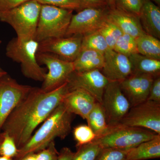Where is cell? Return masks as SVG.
I'll use <instances>...</instances> for the list:
<instances>
[{
	"label": "cell",
	"instance_id": "obj_5",
	"mask_svg": "<svg viewBox=\"0 0 160 160\" xmlns=\"http://www.w3.org/2000/svg\"><path fill=\"white\" fill-rule=\"evenodd\" d=\"M157 134L149 129L118 123L109 126L104 134L96 138L92 142L97 143L102 148L127 150L151 139Z\"/></svg>",
	"mask_w": 160,
	"mask_h": 160
},
{
	"label": "cell",
	"instance_id": "obj_37",
	"mask_svg": "<svg viewBox=\"0 0 160 160\" xmlns=\"http://www.w3.org/2000/svg\"><path fill=\"white\" fill-rule=\"evenodd\" d=\"M74 152L68 147H64L59 152L57 160H71Z\"/></svg>",
	"mask_w": 160,
	"mask_h": 160
},
{
	"label": "cell",
	"instance_id": "obj_24",
	"mask_svg": "<svg viewBox=\"0 0 160 160\" xmlns=\"http://www.w3.org/2000/svg\"><path fill=\"white\" fill-rule=\"evenodd\" d=\"M108 49L106 40L98 30L83 36L81 50H94L104 54Z\"/></svg>",
	"mask_w": 160,
	"mask_h": 160
},
{
	"label": "cell",
	"instance_id": "obj_31",
	"mask_svg": "<svg viewBox=\"0 0 160 160\" xmlns=\"http://www.w3.org/2000/svg\"><path fill=\"white\" fill-rule=\"evenodd\" d=\"M128 149L102 148L95 160H126Z\"/></svg>",
	"mask_w": 160,
	"mask_h": 160
},
{
	"label": "cell",
	"instance_id": "obj_12",
	"mask_svg": "<svg viewBox=\"0 0 160 160\" xmlns=\"http://www.w3.org/2000/svg\"><path fill=\"white\" fill-rule=\"evenodd\" d=\"M67 82L69 91L83 89L101 104L104 90L109 81L99 69H93L82 72H73Z\"/></svg>",
	"mask_w": 160,
	"mask_h": 160
},
{
	"label": "cell",
	"instance_id": "obj_14",
	"mask_svg": "<svg viewBox=\"0 0 160 160\" xmlns=\"http://www.w3.org/2000/svg\"><path fill=\"white\" fill-rule=\"evenodd\" d=\"M154 77L149 75L132 73L119 82L121 89L131 107L145 102Z\"/></svg>",
	"mask_w": 160,
	"mask_h": 160
},
{
	"label": "cell",
	"instance_id": "obj_20",
	"mask_svg": "<svg viewBox=\"0 0 160 160\" xmlns=\"http://www.w3.org/2000/svg\"><path fill=\"white\" fill-rule=\"evenodd\" d=\"M73 63L74 71L77 72L101 70L104 66V54L94 50H81Z\"/></svg>",
	"mask_w": 160,
	"mask_h": 160
},
{
	"label": "cell",
	"instance_id": "obj_22",
	"mask_svg": "<svg viewBox=\"0 0 160 160\" xmlns=\"http://www.w3.org/2000/svg\"><path fill=\"white\" fill-rule=\"evenodd\" d=\"M138 53L147 57L160 60V41L146 33L136 38Z\"/></svg>",
	"mask_w": 160,
	"mask_h": 160
},
{
	"label": "cell",
	"instance_id": "obj_40",
	"mask_svg": "<svg viewBox=\"0 0 160 160\" xmlns=\"http://www.w3.org/2000/svg\"><path fill=\"white\" fill-rule=\"evenodd\" d=\"M1 43H2V41L0 40V45H1ZM7 74V72L6 71H4V70H3L0 67V78H1L3 77H4V76L6 75Z\"/></svg>",
	"mask_w": 160,
	"mask_h": 160
},
{
	"label": "cell",
	"instance_id": "obj_43",
	"mask_svg": "<svg viewBox=\"0 0 160 160\" xmlns=\"http://www.w3.org/2000/svg\"><path fill=\"white\" fill-rule=\"evenodd\" d=\"M0 142H1V138H0Z\"/></svg>",
	"mask_w": 160,
	"mask_h": 160
},
{
	"label": "cell",
	"instance_id": "obj_3",
	"mask_svg": "<svg viewBox=\"0 0 160 160\" xmlns=\"http://www.w3.org/2000/svg\"><path fill=\"white\" fill-rule=\"evenodd\" d=\"M41 4L31 0L12 9L0 12V21L9 24L19 39H34Z\"/></svg>",
	"mask_w": 160,
	"mask_h": 160
},
{
	"label": "cell",
	"instance_id": "obj_33",
	"mask_svg": "<svg viewBox=\"0 0 160 160\" xmlns=\"http://www.w3.org/2000/svg\"><path fill=\"white\" fill-rule=\"evenodd\" d=\"M59 152L52 141L45 149L36 153V160H57Z\"/></svg>",
	"mask_w": 160,
	"mask_h": 160
},
{
	"label": "cell",
	"instance_id": "obj_18",
	"mask_svg": "<svg viewBox=\"0 0 160 160\" xmlns=\"http://www.w3.org/2000/svg\"><path fill=\"white\" fill-rule=\"evenodd\" d=\"M144 31L147 34L160 38V9L151 0H142L139 16Z\"/></svg>",
	"mask_w": 160,
	"mask_h": 160
},
{
	"label": "cell",
	"instance_id": "obj_19",
	"mask_svg": "<svg viewBox=\"0 0 160 160\" xmlns=\"http://www.w3.org/2000/svg\"><path fill=\"white\" fill-rule=\"evenodd\" d=\"M160 157V135L128 149L126 160H146Z\"/></svg>",
	"mask_w": 160,
	"mask_h": 160
},
{
	"label": "cell",
	"instance_id": "obj_15",
	"mask_svg": "<svg viewBox=\"0 0 160 160\" xmlns=\"http://www.w3.org/2000/svg\"><path fill=\"white\" fill-rule=\"evenodd\" d=\"M101 70L109 82H121L133 73L129 58L109 48L104 53V66Z\"/></svg>",
	"mask_w": 160,
	"mask_h": 160
},
{
	"label": "cell",
	"instance_id": "obj_41",
	"mask_svg": "<svg viewBox=\"0 0 160 160\" xmlns=\"http://www.w3.org/2000/svg\"><path fill=\"white\" fill-rule=\"evenodd\" d=\"M12 159H13L12 158H10L6 157L0 156V160H12Z\"/></svg>",
	"mask_w": 160,
	"mask_h": 160
},
{
	"label": "cell",
	"instance_id": "obj_16",
	"mask_svg": "<svg viewBox=\"0 0 160 160\" xmlns=\"http://www.w3.org/2000/svg\"><path fill=\"white\" fill-rule=\"evenodd\" d=\"M97 102L89 92L83 89H77L68 92L62 103L72 114L78 115L86 120Z\"/></svg>",
	"mask_w": 160,
	"mask_h": 160
},
{
	"label": "cell",
	"instance_id": "obj_13",
	"mask_svg": "<svg viewBox=\"0 0 160 160\" xmlns=\"http://www.w3.org/2000/svg\"><path fill=\"white\" fill-rule=\"evenodd\" d=\"M83 36L52 38L39 42L38 52L51 53L64 60L73 62L81 51Z\"/></svg>",
	"mask_w": 160,
	"mask_h": 160
},
{
	"label": "cell",
	"instance_id": "obj_23",
	"mask_svg": "<svg viewBox=\"0 0 160 160\" xmlns=\"http://www.w3.org/2000/svg\"><path fill=\"white\" fill-rule=\"evenodd\" d=\"M86 120L96 137L104 134L109 128L104 109L98 102L95 104Z\"/></svg>",
	"mask_w": 160,
	"mask_h": 160
},
{
	"label": "cell",
	"instance_id": "obj_30",
	"mask_svg": "<svg viewBox=\"0 0 160 160\" xmlns=\"http://www.w3.org/2000/svg\"><path fill=\"white\" fill-rule=\"evenodd\" d=\"M142 0H115L114 8L139 17Z\"/></svg>",
	"mask_w": 160,
	"mask_h": 160
},
{
	"label": "cell",
	"instance_id": "obj_38",
	"mask_svg": "<svg viewBox=\"0 0 160 160\" xmlns=\"http://www.w3.org/2000/svg\"><path fill=\"white\" fill-rule=\"evenodd\" d=\"M12 160H36V153H29L24 156L20 158L17 159H12Z\"/></svg>",
	"mask_w": 160,
	"mask_h": 160
},
{
	"label": "cell",
	"instance_id": "obj_32",
	"mask_svg": "<svg viewBox=\"0 0 160 160\" xmlns=\"http://www.w3.org/2000/svg\"><path fill=\"white\" fill-rule=\"evenodd\" d=\"M41 5H47L62 9L76 10H82L79 0H35Z\"/></svg>",
	"mask_w": 160,
	"mask_h": 160
},
{
	"label": "cell",
	"instance_id": "obj_39",
	"mask_svg": "<svg viewBox=\"0 0 160 160\" xmlns=\"http://www.w3.org/2000/svg\"><path fill=\"white\" fill-rule=\"evenodd\" d=\"M107 1L108 6H109L110 9L114 8L115 0H107Z\"/></svg>",
	"mask_w": 160,
	"mask_h": 160
},
{
	"label": "cell",
	"instance_id": "obj_8",
	"mask_svg": "<svg viewBox=\"0 0 160 160\" xmlns=\"http://www.w3.org/2000/svg\"><path fill=\"white\" fill-rule=\"evenodd\" d=\"M119 123L149 129L160 135V103L146 100L132 106Z\"/></svg>",
	"mask_w": 160,
	"mask_h": 160
},
{
	"label": "cell",
	"instance_id": "obj_2",
	"mask_svg": "<svg viewBox=\"0 0 160 160\" xmlns=\"http://www.w3.org/2000/svg\"><path fill=\"white\" fill-rule=\"evenodd\" d=\"M72 114L62 102L42 123L31 138L20 149L13 159L45 149L57 138L64 139L71 130Z\"/></svg>",
	"mask_w": 160,
	"mask_h": 160
},
{
	"label": "cell",
	"instance_id": "obj_21",
	"mask_svg": "<svg viewBox=\"0 0 160 160\" xmlns=\"http://www.w3.org/2000/svg\"><path fill=\"white\" fill-rule=\"evenodd\" d=\"M132 66L133 73L152 76L156 78L160 76V60L147 57L139 53L129 57Z\"/></svg>",
	"mask_w": 160,
	"mask_h": 160
},
{
	"label": "cell",
	"instance_id": "obj_7",
	"mask_svg": "<svg viewBox=\"0 0 160 160\" xmlns=\"http://www.w3.org/2000/svg\"><path fill=\"white\" fill-rule=\"evenodd\" d=\"M37 59L40 65H45L48 69L41 88L45 92L54 90L66 82L74 72L73 62L62 59L51 53L38 52Z\"/></svg>",
	"mask_w": 160,
	"mask_h": 160
},
{
	"label": "cell",
	"instance_id": "obj_29",
	"mask_svg": "<svg viewBox=\"0 0 160 160\" xmlns=\"http://www.w3.org/2000/svg\"><path fill=\"white\" fill-rule=\"evenodd\" d=\"M0 138V156L14 158L18 151L14 140L9 134L4 132L1 133Z\"/></svg>",
	"mask_w": 160,
	"mask_h": 160
},
{
	"label": "cell",
	"instance_id": "obj_27",
	"mask_svg": "<svg viewBox=\"0 0 160 160\" xmlns=\"http://www.w3.org/2000/svg\"><path fill=\"white\" fill-rule=\"evenodd\" d=\"M77 151L74 152L71 160H95L102 147L94 142L77 147Z\"/></svg>",
	"mask_w": 160,
	"mask_h": 160
},
{
	"label": "cell",
	"instance_id": "obj_34",
	"mask_svg": "<svg viewBox=\"0 0 160 160\" xmlns=\"http://www.w3.org/2000/svg\"><path fill=\"white\" fill-rule=\"evenodd\" d=\"M147 100L160 103V77L154 78Z\"/></svg>",
	"mask_w": 160,
	"mask_h": 160
},
{
	"label": "cell",
	"instance_id": "obj_1",
	"mask_svg": "<svg viewBox=\"0 0 160 160\" xmlns=\"http://www.w3.org/2000/svg\"><path fill=\"white\" fill-rule=\"evenodd\" d=\"M69 91L67 82L49 92L33 87L12 112L2 131L11 136L20 149L28 142L38 126L62 103Z\"/></svg>",
	"mask_w": 160,
	"mask_h": 160
},
{
	"label": "cell",
	"instance_id": "obj_25",
	"mask_svg": "<svg viewBox=\"0 0 160 160\" xmlns=\"http://www.w3.org/2000/svg\"><path fill=\"white\" fill-rule=\"evenodd\" d=\"M98 31L106 40L109 49H113L118 39L123 33L119 28L108 17Z\"/></svg>",
	"mask_w": 160,
	"mask_h": 160
},
{
	"label": "cell",
	"instance_id": "obj_35",
	"mask_svg": "<svg viewBox=\"0 0 160 160\" xmlns=\"http://www.w3.org/2000/svg\"><path fill=\"white\" fill-rule=\"evenodd\" d=\"M82 9L88 8H102L108 6L107 0H79Z\"/></svg>",
	"mask_w": 160,
	"mask_h": 160
},
{
	"label": "cell",
	"instance_id": "obj_6",
	"mask_svg": "<svg viewBox=\"0 0 160 160\" xmlns=\"http://www.w3.org/2000/svg\"><path fill=\"white\" fill-rule=\"evenodd\" d=\"M72 12L69 9L41 5L34 39L40 42L47 39L66 36Z\"/></svg>",
	"mask_w": 160,
	"mask_h": 160
},
{
	"label": "cell",
	"instance_id": "obj_36",
	"mask_svg": "<svg viewBox=\"0 0 160 160\" xmlns=\"http://www.w3.org/2000/svg\"><path fill=\"white\" fill-rule=\"evenodd\" d=\"M31 0H0V12L6 11Z\"/></svg>",
	"mask_w": 160,
	"mask_h": 160
},
{
	"label": "cell",
	"instance_id": "obj_11",
	"mask_svg": "<svg viewBox=\"0 0 160 160\" xmlns=\"http://www.w3.org/2000/svg\"><path fill=\"white\" fill-rule=\"evenodd\" d=\"M110 8H86L72 17L66 36L82 35L97 31L107 19Z\"/></svg>",
	"mask_w": 160,
	"mask_h": 160
},
{
	"label": "cell",
	"instance_id": "obj_42",
	"mask_svg": "<svg viewBox=\"0 0 160 160\" xmlns=\"http://www.w3.org/2000/svg\"><path fill=\"white\" fill-rule=\"evenodd\" d=\"M155 2L158 5V6H159L160 5V0H151Z\"/></svg>",
	"mask_w": 160,
	"mask_h": 160
},
{
	"label": "cell",
	"instance_id": "obj_28",
	"mask_svg": "<svg viewBox=\"0 0 160 160\" xmlns=\"http://www.w3.org/2000/svg\"><path fill=\"white\" fill-rule=\"evenodd\" d=\"M73 134L76 147L92 142L97 137L88 125L77 126L73 129Z\"/></svg>",
	"mask_w": 160,
	"mask_h": 160
},
{
	"label": "cell",
	"instance_id": "obj_17",
	"mask_svg": "<svg viewBox=\"0 0 160 160\" xmlns=\"http://www.w3.org/2000/svg\"><path fill=\"white\" fill-rule=\"evenodd\" d=\"M108 18L119 28L123 33L130 35L136 38L146 33L140 18L116 8L109 9Z\"/></svg>",
	"mask_w": 160,
	"mask_h": 160
},
{
	"label": "cell",
	"instance_id": "obj_10",
	"mask_svg": "<svg viewBox=\"0 0 160 160\" xmlns=\"http://www.w3.org/2000/svg\"><path fill=\"white\" fill-rule=\"evenodd\" d=\"M101 104L109 126L119 123L131 108L118 82H109L107 84Z\"/></svg>",
	"mask_w": 160,
	"mask_h": 160
},
{
	"label": "cell",
	"instance_id": "obj_26",
	"mask_svg": "<svg viewBox=\"0 0 160 160\" xmlns=\"http://www.w3.org/2000/svg\"><path fill=\"white\" fill-rule=\"evenodd\" d=\"M113 50L128 57L138 53L136 38L130 35L123 33L118 39Z\"/></svg>",
	"mask_w": 160,
	"mask_h": 160
},
{
	"label": "cell",
	"instance_id": "obj_9",
	"mask_svg": "<svg viewBox=\"0 0 160 160\" xmlns=\"http://www.w3.org/2000/svg\"><path fill=\"white\" fill-rule=\"evenodd\" d=\"M33 88L19 84L7 74L0 78V134L12 112Z\"/></svg>",
	"mask_w": 160,
	"mask_h": 160
},
{
	"label": "cell",
	"instance_id": "obj_4",
	"mask_svg": "<svg viewBox=\"0 0 160 160\" xmlns=\"http://www.w3.org/2000/svg\"><path fill=\"white\" fill-rule=\"evenodd\" d=\"M38 46V42L35 39L14 38L6 46V54L14 62L20 63L22 72L26 77L42 82L47 72L37 59Z\"/></svg>",
	"mask_w": 160,
	"mask_h": 160
}]
</instances>
